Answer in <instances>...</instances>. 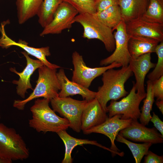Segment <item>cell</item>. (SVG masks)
I'll use <instances>...</instances> for the list:
<instances>
[{
    "label": "cell",
    "mask_w": 163,
    "mask_h": 163,
    "mask_svg": "<svg viewBox=\"0 0 163 163\" xmlns=\"http://www.w3.org/2000/svg\"><path fill=\"white\" fill-rule=\"evenodd\" d=\"M121 117V115L119 114H116L111 117H108L101 124L83 133L85 134L92 133H99L107 136L111 141L110 149L119 152L120 150L115 145L114 141L119 132L129 126L132 120L131 119H122Z\"/></svg>",
    "instance_id": "cell-12"
},
{
    "label": "cell",
    "mask_w": 163,
    "mask_h": 163,
    "mask_svg": "<svg viewBox=\"0 0 163 163\" xmlns=\"http://www.w3.org/2000/svg\"><path fill=\"white\" fill-rule=\"evenodd\" d=\"M39 75L37 84L33 92L26 98L15 100L13 106L23 110L26 104L32 100L40 97L50 100L59 97L61 86L57 75V69H53L44 65L38 69Z\"/></svg>",
    "instance_id": "cell-3"
},
{
    "label": "cell",
    "mask_w": 163,
    "mask_h": 163,
    "mask_svg": "<svg viewBox=\"0 0 163 163\" xmlns=\"http://www.w3.org/2000/svg\"><path fill=\"white\" fill-rule=\"evenodd\" d=\"M0 28L1 36L0 38V46L3 48H8L11 46L19 47L30 55L36 58L42 62L44 65L53 69H57L61 67L56 64H52L46 59V56H50L51 53L49 46L36 48L28 45L26 41L19 40L16 42L9 38L6 34L4 29L5 25L2 24Z\"/></svg>",
    "instance_id": "cell-13"
},
{
    "label": "cell",
    "mask_w": 163,
    "mask_h": 163,
    "mask_svg": "<svg viewBox=\"0 0 163 163\" xmlns=\"http://www.w3.org/2000/svg\"><path fill=\"white\" fill-rule=\"evenodd\" d=\"M146 94H141L136 92L135 82H133V87L127 96L118 101L112 100L110 105L107 106L108 117L119 114L121 115V118L122 119L137 120L141 114L139 106L141 101L145 98Z\"/></svg>",
    "instance_id": "cell-7"
},
{
    "label": "cell",
    "mask_w": 163,
    "mask_h": 163,
    "mask_svg": "<svg viewBox=\"0 0 163 163\" xmlns=\"http://www.w3.org/2000/svg\"><path fill=\"white\" fill-rule=\"evenodd\" d=\"M129 36H139L163 40V24L152 23L139 18L126 22Z\"/></svg>",
    "instance_id": "cell-14"
},
{
    "label": "cell",
    "mask_w": 163,
    "mask_h": 163,
    "mask_svg": "<svg viewBox=\"0 0 163 163\" xmlns=\"http://www.w3.org/2000/svg\"><path fill=\"white\" fill-rule=\"evenodd\" d=\"M72 59L74 70L72 81L86 88L89 87L95 78L107 70L122 67L120 64L116 62L102 67L91 68L87 67L82 56L76 51L72 53Z\"/></svg>",
    "instance_id": "cell-8"
},
{
    "label": "cell",
    "mask_w": 163,
    "mask_h": 163,
    "mask_svg": "<svg viewBox=\"0 0 163 163\" xmlns=\"http://www.w3.org/2000/svg\"><path fill=\"white\" fill-rule=\"evenodd\" d=\"M25 57L27 61V65L22 72H17L15 69L11 68L10 70L18 75L19 78L18 80H14L12 82L17 85L16 92L17 94L23 98L25 97L27 90L31 89L33 90L30 82L31 75L37 69L44 65L39 59L35 60L30 58L25 51L21 52Z\"/></svg>",
    "instance_id": "cell-15"
},
{
    "label": "cell",
    "mask_w": 163,
    "mask_h": 163,
    "mask_svg": "<svg viewBox=\"0 0 163 163\" xmlns=\"http://www.w3.org/2000/svg\"><path fill=\"white\" fill-rule=\"evenodd\" d=\"M155 104L157 107L163 114V100H157Z\"/></svg>",
    "instance_id": "cell-34"
},
{
    "label": "cell",
    "mask_w": 163,
    "mask_h": 163,
    "mask_svg": "<svg viewBox=\"0 0 163 163\" xmlns=\"http://www.w3.org/2000/svg\"><path fill=\"white\" fill-rule=\"evenodd\" d=\"M115 140L117 142L126 145L131 150L136 163H140L144 156L149 151V149L153 144L149 142L142 144L134 143L127 140L120 133L117 136Z\"/></svg>",
    "instance_id": "cell-27"
},
{
    "label": "cell",
    "mask_w": 163,
    "mask_h": 163,
    "mask_svg": "<svg viewBox=\"0 0 163 163\" xmlns=\"http://www.w3.org/2000/svg\"><path fill=\"white\" fill-rule=\"evenodd\" d=\"M120 0H95V7L96 13L104 10L115 5H119Z\"/></svg>",
    "instance_id": "cell-30"
},
{
    "label": "cell",
    "mask_w": 163,
    "mask_h": 163,
    "mask_svg": "<svg viewBox=\"0 0 163 163\" xmlns=\"http://www.w3.org/2000/svg\"><path fill=\"white\" fill-rule=\"evenodd\" d=\"M57 75L61 86L60 91L59 92V97H64L79 94L84 100L87 101L95 98L96 92L69 80L63 69L59 70L57 72Z\"/></svg>",
    "instance_id": "cell-18"
},
{
    "label": "cell",
    "mask_w": 163,
    "mask_h": 163,
    "mask_svg": "<svg viewBox=\"0 0 163 163\" xmlns=\"http://www.w3.org/2000/svg\"><path fill=\"white\" fill-rule=\"evenodd\" d=\"M95 97L87 102L83 110L81 129L83 132L104 122L108 117Z\"/></svg>",
    "instance_id": "cell-16"
},
{
    "label": "cell",
    "mask_w": 163,
    "mask_h": 163,
    "mask_svg": "<svg viewBox=\"0 0 163 163\" xmlns=\"http://www.w3.org/2000/svg\"><path fill=\"white\" fill-rule=\"evenodd\" d=\"M87 101L76 100L68 97H57L51 100L50 102L53 111L67 119L69 127L78 133L81 130L82 111Z\"/></svg>",
    "instance_id": "cell-6"
},
{
    "label": "cell",
    "mask_w": 163,
    "mask_h": 163,
    "mask_svg": "<svg viewBox=\"0 0 163 163\" xmlns=\"http://www.w3.org/2000/svg\"><path fill=\"white\" fill-rule=\"evenodd\" d=\"M122 67L117 70L109 69L102 74L103 84L99 87L95 97L106 113L109 101H117L128 94L125 89L124 84L133 73L129 66Z\"/></svg>",
    "instance_id": "cell-1"
},
{
    "label": "cell",
    "mask_w": 163,
    "mask_h": 163,
    "mask_svg": "<svg viewBox=\"0 0 163 163\" xmlns=\"http://www.w3.org/2000/svg\"><path fill=\"white\" fill-rule=\"evenodd\" d=\"M43 0H16L18 23L23 24L37 15Z\"/></svg>",
    "instance_id": "cell-22"
},
{
    "label": "cell",
    "mask_w": 163,
    "mask_h": 163,
    "mask_svg": "<svg viewBox=\"0 0 163 163\" xmlns=\"http://www.w3.org/2000/svg\"><path fill=\"white\" fill-rule=\"evenodd\" d=\"M62 2V0H43L37 15L38 22L42 27L52 21L58 7Z\"/></svg>",
    "instance_id": "cell-23"
},
{
    "label": "cell",
    "mask_w": 163,
    "mask_h": 163,
    "mask_svg": "<svg viewBox=\"0 0 163 163\" xmlns=\"http://www.w3.org/2000/svg\"><path fill=\"white\" fill-rule=\"evenodd\" d=\"M141 18L148 22L163 24V0H149Z\"/></svg>",
    "instance_id": "cell-25"
},
{
    "label": "cell",
    "mask_w": 163,
    "mask_h": 163,
    "mask_svg": "<svg viewBox=\"0 0 163 163\" xmlns=\"http://www.w3.org/2000/svg\"><path fill=\"white\" fill-rule=\"evenodd\" d=\"M69 4L75 9L79 14L88 13H96L95 7V0H62Z\"/></svg>",
    "instance_id": "cell-29"
},
{
    "label": "cell",
    "mask_w": 163,
    "mask_h": 163,
    "mask_svg": "<svg viewBox=\"0 0 163 163\" xmlns=\"http://www.w3.org/2000/svg\"><path fill=\"white\" fill-rule=\"evenodd\" d=\"M0 118H1V116H0Z\"/></svg>",
    "instance_id": "cell-36"
},
{
    "label": "cell",
    "mask_w": 163,
    "mask_h": 163,
    "mask_svg": "<svg viewBox=\"0 0 163 163\" xmlns=\"http://www.w3.org/2000/svg\"><path fill=\"white\" fill-rule=\"evenodd\" d=\"M95 14L102 23L111 28L113 31L123 20L119 5L112 6Z\"/></svg>",
    "instance_id": "cell-24"
},
{
    "label": "cell",
    "mask_w": 163,
    "mask_h": 163,
    "mask_svg": "<svg viewBox=\"0 0 163 163\" xmlns=\"http://www.w3.org/2000/svg\"><path fill=\"white\" fill-rule=\"evenodd\" d=\"M78 14L73 7L63 1L58 7L52 21L43 28L40 36L59 34L64 30L70 29L74 23V18Z\"/></svg>",
    "instance_id": "cell-10"
},
{
    "label": "cell",
    "mask_w": 163,
    "mask_h": 163,
    "mask_svg": "<svg viewBox=\"0 0 163 163\" xmlns=\"http://www.w3.org/2000/svg\"><path fill=\"white\" fill-rule=\"evenodd\" d=\"M155 53L157 54L158 60L154 69L147 76L149 80L153 82L163 75V41L156 46Z\"/></svg>",
    "instance_id": "cell-28"
},
{
    "label": "cell",
    "mask_w": 163,
    "mask_h": 163,
    "mask_svg": "<svg viewBox=\"0 0 163 163\" xmlns=\"http://www.w3.org/2000/svg\"><path fill=\"white\" fill-rule=\"evenodd\" d=\"M50 102L49 99L38 98L30 108L32 117L29 121V126L38 132L57 133L69 126L67 119L57 115L50 107Z\"/></svg>",
    "instance_id": "cell-2"
},
{
    "label": "cell",
    "mask_w": 163,
    "mask_h": 163,
    "mask_svg": "<svg viewBox=\"0 0 163 163\" xmlns=\"http://www.w3.org/2000/svg\"><path fill=\"white\" fill-rule=\"evenodd\" d=\"M150 121L153 123L156 129L158 130L161 134L163 136V122L158 116L154 112L153 113V115L152 116Z\"/></svg>",
    "instance_id": "cell-33"
},
{
    "label": "cell",
    "mask_w": 163,
    "mask_h": 163,
    "mask_svg": "<svg viewBox=\"0 0 163 163\" xmlns=\"http://www.w3.org/2000/svg\"><path fill=\"white\" fill-rule=\"evenodd\" d=\"M149 0H120L119 5L125 22L142 18Z\"/></svg>",
    "instance_id": "cell-20"
},
{
    "label": "cell",
    "mask_w": 163,
    "mask_h": 163,
    "mask_svg": "<svg viewBox=\"0 0 163 163\" xmlns=\"http://www.w3.org/2000/svg\"><path fill=\"white\" fill-rule=\"evenodd\" d=\"M128 49L131 58L136 59L147 53H155L159 42L155 39L148 37L129 36Z\"/></svg>",
    "instance_id": "cell-21"
},
{
    "label": "cell",
    "mask_w": 163,
    "mask_h": 163,
    "mask_svg": "<svg viewBox=\"0 0 163 163\" xmlns=\"http://www.w3.org/2000/svg\"><path fill=\"white\" fill-rule=\"evenodd\" d=\"M0 163H9V162L0 157Z\"/></svg>",
    "instance_id": "cell-35"
},
{
    "label": "cell",
    "mask_w": 163,
    "mask_h": 163,
    "mask_svg": "<svg viewBox=\"0 0 163 163\" xmlns=\"http://www.w3.org/2000/svg\"><path fill=\"white\" fill-rule=\"evenodd\" d=\"M120 133L125 139L135 142L162 143L163 136L154 128H148L137 120H132L129 126L120 130Z\"/></svg>",
    "instance_id": "cell-11"
},
{
    "label": "cell",
    "mask_w": 163,
    "mask_h": 163,
    "mask_svg": "<svg viewBox=\"0 0 163 163\" xmlns=\"http://www.w3.org/2000/svg\"><path fill=\"white\" fill-rule=\"evenodd\" d=\"M29 156L25 142L15 130L0 123V157L11 163L23 160Z\"/></svg>",
    "instance_id": "cell-4"
},
{
    "label": "cell",
    "mask_w": 163,
    "mask_h": 163,
    "mask_svg": "<svg viewBox=\"0 0 163 163\" xmlns=\"http://www.w3.org/2000/svg\"><path fill=\"white\" fill-rule=\"evenodd\" d=\"M113 34L115 47L113 53L107 57L101 60V66H107L116 62L122 66H128L131 59L128 49L129 36L126 29L125 21L123 20L117 26Z\"/></svg>",
    "instance_id": "cell-9"
},
{
    "label": "cell",
    "mask_w": 163,
    "mask_h": 163,
    "mask_svg": "<svg viewBox=\"0 0 163 163\" xmlns=\"http://www.w3.org/2000/svg\"><path fill=\"white\" fill-rule=\"evenodd\" d=\"M144 158V163H162L163 156H159L150 151H148Z\"/></svg>",
    "instance_id": "cell-32"
},
{
    "label": "cell",
    "mask_w": 163,
    "mask_h": 163,
    "mask_svg": "<svg viewBox=\"0 0 163 163\" xmlns=\"http://www.w3.org/2000/svg\"><path fill=\"white\" fill-rule=\"evenodd\" d=\"M152 83L154 97L157 100H163V75Z\"/></svg>",
    "instance_id": "cell-31"
},
{
    "label": "cell",
    "mask_w": 163,
    "mask_h": 163,
    "mask_svg": "<svg viewBox=\"0 0 163 163\" xmlns=\"http://www.w3.org/2000/svg\"><path fill=\"white\" fill-rule=\"evenodd\" d=\"M147 83V93L143 105L141 108L139 120L140 123L144 125H148L152 116L150 112L152 110L153 103L154 102L152 82L148 80Z\"/></svg>",
    "instance_id": "cell-26"
},
{
    "label": "cell",
    "mask_w": 163,
    "mask_h": 163,
    "mask_svg": "<svg viewBox=\"0 0 163 163\" xmlns=\"http://www.w3.org/2000/svg\"><path fill=\"white\" fill-rule=\"evenodd\" d=\"M57 133L62 140L65 147L64 157L62 162V163H72V159L71 156V153L73 149L76 146L84 144H91L97 146L110 151L112 153L113 156L116 155H118L120 156L123 155L122 152H115L98 143L96 141L74 137L68 134L66 130L61 131Z\"/></svg>",
    "instance_id": "cell-19"
},
{
    "label": "cell",
    "mask_w": 163,
    "mask_h": 163,
    "mask_svg": "<svg viewBox=\"0 0 163 163\" xmlns=\"http://www.w3.org/2000/svg\"><path fill=\"white\" fill-rule=\"evenodd\" d=\"M151 54L147 53L136 59L131 58L128 65L135 75L136 90L140 94H146L144 87L145 76L150 69L156 65L151 61Z\"/></svg>",
    "instance_id": "cell-17"
},
{
    "label": "cell",
    "mask_w": 163,
    "mask_h": 163,
    "mask_svg": "<svg viewBox=\"0 0 163 163\" xmlns=\"http://www.w3.org/2000/svg\"><path fill=\"white\" fill-rule=\"evenodd\" d=\"M73 21L82 26L83 38L89 40L98 39L104 43L108 51L111 52L114 50L115 40L112 29L102 23L95 13L79 14L75 17Z\"/></svg>",
    "instance_id": "cell-5"
}]
</instances>
